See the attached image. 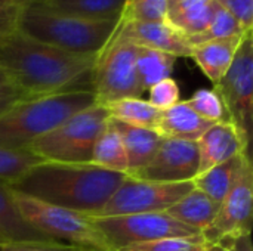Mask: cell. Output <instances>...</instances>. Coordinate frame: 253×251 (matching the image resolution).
<instances>
[{
	"mask_svg": "<svg viewBox=\"0 0 253 251\" xmlns=\"http://www.w3.org/2000/svg\"><path fill=\"white\" fill-rule=\"evenodd\" d=\"M93 56L74 55L19 33L0 37V68L22 99L92 90Z\"/></svg>",
	"mask_w": 253,
	"mask_h": 251,
	"instance_id": "cell-1",
	"label": "cell"
},
{
	"mask_svg": "<svg viewBox=\"0 0 253 251\" xmlns=\"http://www.w3.org/2000/svg\"><path fill=\"white\" fill-rule=\"evenodd\" d=\"M125 179L126 175L92 163L40 161L9 186L46 204L96 216Z\"/></svg>",
	"mask_w": 253,
	"mask_h": 251,
	"instance_id": "cell-2",
	"label": "cell"
},
{
	"mask_svg": "<svg viewBox=\"0 0 253 251\" xmlns=\"http://www.w3.org/2000/svg\"><path fill=\"white\" fill-rule=\"evenodd\" d=\"M120 19H89L31 3L21 9L16 33L74 55L96 58L116 34Z\"/></svg>",
	"mask_w": 253,
	"mask_h": 251,
	"instance_id": "cell-3",
	"label": "cell"
},
{
	"mask_svg": "<svg viewBox=\"0 0 253 251\" xmlns=\"http://www.w3.org/2000/svg\"><path fill=\"white\" fill-rule=\"evenodd\" d=\"M96 104L92 90H73L16 101L0 115V148L27 149L71 115Z\"/></svg>",
	"mask_w": 253,
	"mask_h": 251,
	"instance_id": "cell-4",
	"label": "cell"
},
{
	"mask_svg": "<svg viewBox=\"0 0 253 251\" xmlns=\"http://www.w3.org/2000/svg\"><path fill=\"white\" fill-rule=\"evenodd\" d=\"M10 192L24 220L47 240L74 251H116L90 216L46 204L12 188Z\"/></svg>",
	"mask_w": 253,
	"mask_h": 251,
	"instance_id": "cell-5",
	"label": "cell"
},
{
	"mask_svg": "<svg viewBox=\"0 0 253 251\" xmlns=\"http://www.w3.org/2000/svg\"><path fill=\"white\" fill-rule=\"evenodd\" d=\"M108 120L107 108L93 104L34 141L27 149L43 161L67 164L90 163L95 142Z\"/></svg>",
	"mask_w": 253,
	"mask_h": 251,
	"instance_id": "cell-6",
	"label": "cell"
},
{
	"mask_svg": "<svg viewBox=\"0 0 253 251\" xmlns=\"http://www.w3.org/2000/svg\"><path fill=\"white\" fill-rule=\"evenodd\" d=\"M136 53L138 46L117 33L113 36L96 56L90 74V89L96 104L105 107L119 99L144 95L136 70Z\"/></svg>",
	"mask_w": 253,
	"mask_h": 251,
	"instance_id": "cell-7",
	"label": "cell"
},
{
	"mask_svg": "<svg viewBox=\"0 0 253 251\" xmlns=\"http://www.w3.org/2000/svg\"><path fill=\"white\" fill-rule=\"evenodd\" d=\"M213 86L224 105L227 121L251 143L253 130V31L243 36L230 68Z\"/></svg>",
	"mask_w": 253,
	"mask_h": 251,
	"instance_id": "cell-8",
	"label": "cell"
},
{
	"mask_svg": "<svg viewBox=\"0 0 253 251\" xmlns=\"http://www.w3.org/2000/svg\"><path fill=\"white\" fill-rule=\"evenodd\" d=\"M194 188L190 182H156L126 176L96 216H122L166 212Z\"/></svg>",
	"mask_w": 253,
	"mask_h": 251,
	"instance_id": "cell-9",
	"label": "cell"
},
{
	"mask_svg": "<svg viewBox=\"0 0 253 251\" xmlns=\"http://www.w3.org/2000/svg\"><path fill=\"white\" fill-rule=\"evenodd\" d=\"M90 219L98 225L116 250L130 244L162 238L202 235L199 231L178 222L166 212L122 216H90Z\"/></svg>",
	"mask_w": 253,
	"mask_h": 251,
	"instance_id": "cell-10",
	"label": "cell"
},
{
	"mask_svg": "<svg viewBox=\"0 0 253 251\" xmlns=\"http://www.w3.org/2000/svg\"><path fill=\"white\" fill-rule=\"evenodd\" d=\"M253 216V164L249 157L243 169L221 201L212 225L202 234L209 244L227 246L233 240L252 234Z\"/></svg>",
	"mask_w": 253,
	"mask_h": 251,
	"instance_id": "cell-11",
	"label": "cell"
},
{
	"mask_svg": "<svg viewBox=\"0 0 253 251\" xmlns=\"http://www.w3.org/2000/svg\"><path fill=\"white\" fill-rule=\"evenodd\" d=\"M197 173V143L163 138L154 157L136 178L156 182H190Z\"/></svg>",
	"mask_w": 253,
	"mask_h": 251,
	"instance_id": "cell-12",
	"label": "cell"
},
{
	"mask_svg": "<svg viewBox=\"0 0 253 251\" xmlns=\"http://www.w3.org/2000/svg\"><path fill=\"white\" fill-rule=\"evenodd\" d=\"M116 33L139 47L166 52L176 58L191 56L193 46L188 38L170 27L166 21L142 22L120 19V25Z\"/></svg>",
	"mask_w": 253,
	"mask_h": 251,
	"instance_id": "cell-13",
	"label": "cell"
},
{
	"mask_svg": "<svg viewBox=\"0 0 253 251\" xmlns=\"http://www.w3.org/2000/svg\"><path fill=\"white\" fill-rule=\"evenodd\" d=\"M196 143L199 151L197 175L251 149V143L227 120L213 123Z\"/></svg>",
	"mask_w": 253,
	"mask_h": 251,
	"instance_id": "cell-14",
	"label": "cell"
},
{
	"mask_svg": "<svg viewBox=\"0 0 253 251\" xmlns=\"http://www.w3.org/2000/svg\"><path fill=\"white\" fill-rule=\"evenodd\" d=\"M212 124L202 118L187 101H179L173 107L160 111L154 130L162 138L197 142Z\"/></svg>",
	"mask_w": 253,
	"mask_h": 251,
	"instance_id": "cell-15",
	"label": "cell"
},
{
	"mask_svg": "<svg viewBox=\"0 0 253 251\" xmlns=\"http://www.w3.org/2000/svg\"><path fill=\"white\" fill-rule=\"evenodd\" d=\"M122 136L127 155V176L136 178L151 161L163 138L154 129L136 127L111 120Z\"/></svg>",
	"mask_w": 253,
	"mask_h": 251,
	"instance_id": "cell-16",
	"label": "cell"
},
{
	"mask_svg": "<svg viewBox=\"0 0 253 251\" xmlns=\"http://www.w3.org/2000/svg\"><path fill=\"white\" fill-rule=\"evenodd\" d=\"M242 38L243 36L200 43L197 46H193L190 58H193L202 72L213 84H216L230 68Z\"/></svg>",
	"mask_w": 253,
	"mask_h": 251,
	"instance_id": "cell-17",
	"label": "cell"
},
{
	"mask_svg": "<svg viewBox=\"0 0 253 251\" xmlns=\"http://www.w3.org/2000/svg\"><path fill=\"white\" fill-rule=\"evenodd\" d=\"M213 0H168L166 22L187 38L203 33L209 24Z\"/></svg>",
	"mask_w": 253,
	"mask_h": 251,
	"instance_id": "cell-18",
	"label": "cell"
},
{
	"mask_svg": "<svg viewBox=\"0 0 253 251\" xmlns=\"http://www.w3.org/2000/svg\"><path fill=\"white\" fill-rule=\"evenodd\" d=\"M218 209L219 204L216 201H213L197 188H193L176 204L168 209L166 213L178 222L203 234L212 225Z\"/></svg>",
	"mask_w": 253,
	"mask_h": 251,
	"instance_id": "cell-19",
	"label": "cell"
},
{
	"mask_svg": "<svg viewBox=\"0 0 253 251\" xmlns=\"http://www.w3.org/2000/svg\"><path fill=\"white\" fill-rule=\"evenodd\" d=\"M18 241H50L21 216L10 186L0 180V244Z\"/></svg>",
	"mask_w": 253,
	"mask_h": 251,
	"instance_id": "cell-20",
	"label": "cell"
},
{
	"mask_svg": "<svg viewBox=\"0 0 253 251\" xmlns=\"http://www.w3.org/2000/svg\"><path fill=\"white\" fill-rule=\"evenodd\" d=\"M249 157H251V149L227 160L222 164H218L206 170L202 175H197L193 179L194 188L205 192L213 201L221 204V201L225 198V195L230 192V189L236 183L243 169V164Z\"/></svg>",
	"mask_w": 253,
	"mask_h": 251,
	"instance_id": "cell-21",
	"label": "cell"
},
{
	"mask_svg": "<svg viewBox=\"0 0 253 251\" xmlns=\"http://www.w3.org/2000/svg\"><path fill=\"white\" fill-rule=\"evenodd\" d=\"M33 3L89 19H119L127 0H36Z\"/></svg>",
	"mask_w": 253,
	"mask_h": 251,
	"instance_id": "cell-22",
	"label": "cell"
},
{
	"mask_svg": "<svg viewBox=\"0 0 253 251\" xmlns=\"http://www.w3.org/2000/svg\"><path fill=\"white\" fill-rule=\"evenodd\" d=\"M90 163L101 169L123 173L127 176L126 149H125L122 136L117 132L111 118L107 121L105 127L102 129L101 135L98 136V139L95 142Z\"/></svg>",
	"mask_w": 253,
	"mask_h": 251,
	"instance_id": "cell-23",
	"label": "cell"
},
{
	"mask_svg": "<svg viewBox=\"0 0 253 251\" xmlns=\"http://www.w3.org/2000/svg\"><path fill=\"white\" fill-rule=\"evenodd\" d=\"M111 120L136 127L156 129L160 109L142 98H125L105 105Z\"/></svg>",
	"mask_w": 253,
	"mask_h": 251,
	"instance_id": "cell-24",
	"label": "cell"
},
{
	"mask_svg": "<svg viewBox=\"0 0 253 251\" xmlns=\"http://www.w3.org/2000/svg\"><path fill=\"white\" fill-rule=\"evenodd\" d=\"M176 59L178 58L170 53L138 46L136 70L144 92H147L156 83L165 78H170Z\"/></svg>",
	"mask_w": 253,
	"mask_h": 251,
	"instance_id": "cell-25",
	"label": "cell"
},
{
	"mask_svg": "<svg viewBox=\"0 0 253 251\" xmlns=\"http://www.w3.org/2000/svg\"><path fill=\"white\" fill-rule=\"evenodd\" d=\"M246 33H249V31H245L240 27V24L236 21V18L213 0L212 13H211V19H209V24H208L206 30L203 33H200L199 36L190 37L188 41H190L191 46H197V44L209 41V40L242 37Z\"/></svg>",
	"mask_w": 253,
	"mask_h": 251,
	"instance_id": "cell-26",
	"label": "cell"
},
{
	"mask_svg": "<svg viewBox=\"0 0 253 251\" xmlns=\"http://www.w3.org/2000/svg\"><path fill=\"white\" fill-rule=\"evenodd\" d=\"M40 161L30 149L0 148V180L10 185Z\"/></svg>",
	"mask_w": 253,
	"mask_h": 251,
	"instance_id": "cell-27",
	"label": "cell"
},
{
	"mask_svg": "<svg viewBox=\"0 0 253 251\" xmlns=\"http://www.w3.org/2000/svg\"><path fill=\"white\" fill-rule=\"evenodd\" d=\"M211 244L203 235L162 238L147 243H136L116 251H205Z\"/></svg>",
	"mask_w": 253,
	"mask_h": 251,
	"instance_id": "cell-28",
	"label": "cell"
},
{
	"mask_svg": "<svg viewBox=\"0 0 253 251\" xmlns=\"http://www.w3.org/2000/svg\"><path fill=\"white\" fill-rule=\"evenodd\" d=\"M187 102L202 118L211 123H219L227 120V114L221 102V98L213 89H200L194 92Z\"/></svg>",
	"mask_w": 253,
	"mask_h": 251,
	"instance_id": "cell-29",
	"label": "cell"
},
{
	"mask_svg": "<svg viewBox=\"0 0 253 251\" xmlns=\"http://www.w3.org/2000/svg\"><path fill=\"white\" fill-rule=\"evenodd\" d=\"M166 4L168 0H127L122 19L142 22L166 21Z\"/></svg>",
	"mask_w": 253,
	"mask_h": 251,
	"instance_id": "cell-30",
	"label": "cell"
},
{
	"mask_svg": "<svg viewBox=\"0 0 253 251\" xmlns=\"http://www.w3.org/2000/svg\"><path fill=\"white\" fill-rule=\"evenodd\" d=\"M148 95H150L148 102L160 111L168 109L181 101L179 99V86L172 77L165 78V80L156 83L154 86H151L148 89Z\"/></svg>",
	"mask_w": 253,
	"mask_h": 251,
	"instance_id": "cell-31",
	"label": "cell"
},
{
	"mask_svg": "<svg viewBox=\"0 0 253 251\" xmlns=\"http://www.w3.org/2000/svg\"><path fill=\"white\" fill-rule=\"evenodd\" d=\"M228 10L245 31H253V0H215Z\"/></svg>",
	"mask_w": 253,
	"mask_h": 251,
	"instance_id": "cell-32",
	"label": "cell"
},
{
	"mask_svg": "<svg viewBox=\"0 0 253 251\" xmlns=\"http://www.w3.org/2000/svg\"><path fill=\"white\" fill-rule=\"evenodd\" d=\"M21 9L22 7L7 0H0V37H6L16 33Z\"/></svg>",
	"mask_w": 253,
	"mask_h": 251,
	"instance_id": "cell-33",
	"label": "cell"
},
{
	"mask_svg": "<svg viewBox=\"0 0 253 251\" xmlns=\"http://www.w3.org/2000/svg\"><path fill=\"white\" fill-rule=\"evenodd\" d=\"M0 251H74L55 241H18L0 244Z\"/></svg>",
	"mask_w": 253,
	"mask_h": 251,
	"instance_id": "cell-34",
	"label": "cell"
},
{
	"mask_svg": "<svg viewBox=\"0 0 253 251\" xmlns=\"http://www.w3.org/2000/svg\"><path fill=\"white\" fill-rule=\"evenodd\" d=\"M230 251H253L252 235H243L227 244Z\"/></svg>",
	"mask_w": 253,
	"mask_h": 251,
	"instance_id": "cell-35",
	"label": "cell"
},
{
	"mask_svg": "<svg viewBox=\"0 0 253 251\" xmlns=\"http://www.w3.org/2000/svg\"><path fill=\"white\" fill-rule=\"evenodd\" d=\"M0 95H9V96H18V98H22L18 90L12 86L10 80L7 78L6 72L0 68Z\"/></svg>",
	"mask_w": 253,
	"mask_h": 251,
	"instance_id": "cell-36",
	"label": "cell"
},
{
	"mask_svg": "<svg viewBox=\"0 0 253 251\" xmlns=\"http://www.w3.org/2000/svg\"><path fill=\"white\" fill-rule=\"evenodd\" d=\"M22 98H18V96H9V95H0V115L3 112H6L16 101H19Z\"/></svg>",
	"mask_w": 253,
	"mask_h": 251,
	"instance_id": "cell-37",
	"label": "cell"
},
{
	"mask_svg": "<svg viewBox=\"0 0 253 251\" xmlns=\"http://www.w3.org/2000/svg\"><path fill=\"white\" fill-rule=\"evenodd\" d=\"M205 251H230L227 246H222V244H211Z\"/></svg>",
	"mask_w": 253,
	"mask_h": 251,
	"instance_id": "cell-38",
	"label": "cell"
},
{
	"mask_svg": "<svg viewBox=\"0 0 253 251\" xmlns=\"http://www.w3.org/2000/svg\"><path fill=\"white\" fill-rule=\"evenodd\" d=\"M7 1H10V3H13V4H16V6H19V7H24V6H27V4H30V3H33V1H36V0H7Z\"/></svg>",
	"mask_w": 253,
	"mask_h": 251,
	"instance_id": "cell-39",
	"label": "cell"
}]
</instances>
